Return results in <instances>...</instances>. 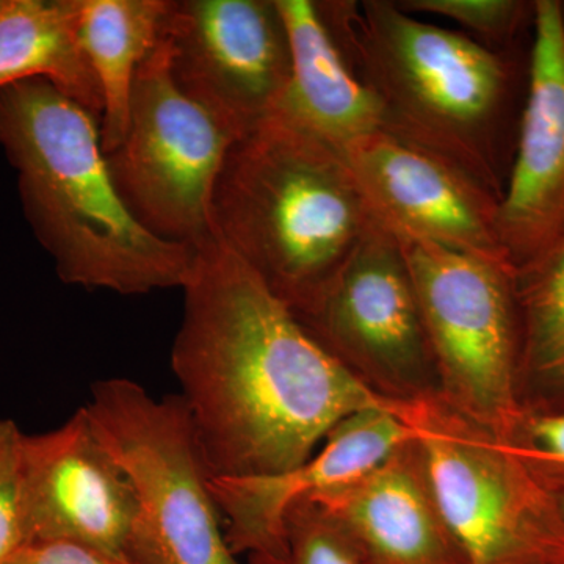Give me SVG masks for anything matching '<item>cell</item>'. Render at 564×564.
<instances>
[{"instance_id": "obj_8", "label": "cell", "mask_w": 564, "mask_h": 564, "mask_svg": "<svg viewBox=\"0 0 564 564\" xmlns=\"http://www.w3.org/2000/svg\"><path fill=\"white\" fill-rule=\"evenodd\" d=\"M162 36L177 88L239 139L288 90L291 36L276 0H169Z\"/></svg>"}, {"instance_id": "obj_23", "label": "cell", "mask_w": 564, "mask_h": 564, "mask_svg": "<svg viewBox=\"0 0 564 564\" xmlns=\"http://www.w3.org/2000/svg\"><path fill=\"white\" fill-rule=\"evenodd\" d=\"M6 564H133L120 558L73 543H32L20 549Z\"/></svg>"}, {"instance_id": "obj_5", "label": "cell", "mask_w": 564, "mask_h": 564, "mask_svg": "<svg viewBox=\"0 0 564 564\" xmlns=\"http://www.w3.org/2000/svg\"><path fill=\"white\" fill-rule=\"evenodd\" d=\"M99 443L128 477L143 536L135 564L237 562L210 491V473L181 395L155 399L128 378L93 384L84 406Z\"/></svg>"}, {"instance_id": "obj_26", "label": "cell", "mask_w": 564, "mask_h": 564, "mask_svg": "<svg viewBox=\"0 0 564 564\" xmlns=\"http://www.w3.org/2000/svg\"><path fill=\"white\" fill-rule=\"evenodd\" d=\"M563 516H564V513H563Z\"/></svg>"}, {"instance_id": "obj_2", "label": "cell", "mask_w": 564, "mask_h": 564, "mask_svg": "<svg viewBox=\"0 0 564 564\" xmlns=\"http://www.w3.org/2000/svg\"><path fill=\"white\" fill-rule=\"evenodd\" d=\"M0 147L25 217L66 284L144 295L184 288L195 248L148 231L111 180L101 122L46 79L0 90Z\"/></svg>"}, {"instance_id": "obj_12", "label": "cell", "mask_w": 564, "mask_h": 564, "mask_svg": "<svg viewBox=\"0 0 564 564\" xmlns=\"http://www.w3.org/2000/svg\"><path fill=\"white\" fill-rule=\"evenodd\" d=\"M496 228L514 273L564 232V25L558 0L533 2L524 106Z\"/></svg>"}, {"instance_id": "obj_4", "label": "cell", "mask_w": 564, "mask_h": 564, "mask_svg": "<svg viewBox=\"0 0 564 564\" xmlns=\"http://www.w3.org/2000/svg\"><path fill=\"white\" fill-rule=\"evenodd\" d=\"M212 221L215 236L295 314L377 220L344 155L273 113L234 141Z\"/></svg>"}, {"instance_id": "obj_24", "label": "cell", "mask_w": 564, "mask_h": 564, "mask_svg": "<svg viewBox=\"0 0 564 564\" xmlns=\"http://www.w3.org/2000/svg\"><path fill=\"white\" fill-rule=\"evenodd\" d=\"M532 433L544 455L564 463V414L538 419L532 425Z\"/></svg>"}, {"instance_id": "obj_22", "label": "cell", "mask_w": 564, "mask_h": 564, "mask_svg": "<svg viewBox=\"0 0 564 564\" xmlns=\"http://www.w3.org/2000/svg\"><path fill=\"white\" fill-rule=\"evenodd\" d=\"M22 433L10 419H0V564L25 545L21 508Z\"/></svg>"}, {"instance_id": "obj_10", "label": "cell", "mask_w": 564, "mask_h": 564, "mask_svg": "<svg viewBox=\"0 0 564 564\" xmlns=\"http://www.w3.org/2000/svg\"><path fill=\"white\" fill-rule=\"evenodd\" d=\"M21 508L25 545L73 543L135 560L143 536L135 492L84 408L52 432L22 434Z\"/></svg>"}, {"instance_id": "obj_14", "label": "cell", "mask_w": 564, "mask_h": 564, "mask_svg": "<svg viewBox=\"0 0 564 564\" xmlns=\"http://www.w3.org/2000/svg\"><path fill=\"white\" fill-rule=\"evenodd\" d=\"M343 155L375 220L397 237L508 263L497 237L499 202L447 163L384 132Z\"/></svg>"}, {"instance_id": "obj_16", "label": "cell", "mask_w": 564, "mask_h": 564, "mask_svg": "<svg viewBox=\"0 0 564 564\" xmlns=\"http://www.w3.org/2000/svg\"><path fill=\"white\" fill-rule=\"evenodd\" d=\"M276 2L291 36L292 77L274 113L340 154L356 141L383 132L380 102L348 68L315 2Z\"/></svg>"}, {"instance_id": "obj_15", "label": "cell", "mask_w": 564, "mask_h": 564, "mask_svg": "<svg viewBox=\"0 0 564 564\" xmlns=\"http://www.w3.org/2000/svg\"><path fill=\"white\" fill-rule=\"evenodd\" d=\"M310 503L347 534L362 564H466L400 452Z\"/></svg>"}, {"instance_id": "obj_13", "label": "cell", "mask_w": 564, "mask_h": 564, "mask_svg": "<svg viewBox=\"0 0 564 564\" xmlns=\"http://www.w3.org/2000/svg\"><path fill=\"white\" fill-rule=\"evenodd\" d=\"M421 408L369 410L345 419L288 473L210 478L234 555L281 554L292 508L369 474L417 441Z\"/></svg>"}, {"instance_id": "obj_7", "label": "cell", "mask_w": 564, "mask_h": 564, "mask_svg": "<svg viewBox=\"0 0 564 564\" xmlns=\"http://www.w3.org/2000/svg\"><path fill=\"white\" fill-rule=\"evenodd\" d=\"M433 359L448 391L480 421L514 408V272L508 263L397 237Z\"/></svg>"}, {"instance_id": "obj_6", "label": "cell", "mask_w": 564, "mask_h": 564, "mask_svg": "<svg viewBox=\"0 0 564 564\" xmlns=\"http://www.w3.org/2000/svg\"><path fill=\"white\" fill-rule=\"evenodd\" d=\"M239 137L174 84L161 39L137 69L129 128L106 155L126 206L154 236L204 247L215 239L212 196Z\"/></svg>"}, {"instance_id": "obj_18", "label": "cell", "mask_w": 564, "mask_h": 564, "mask_svg": "<svg viewBox=\"0 0 564 564\" xmlns=\"http://www.w3.org/2000/svg\"><path fill=\"white\" fill-rule=\"evenodd\" d=\"M46 79L101 122L102 95L74 32L73 0H0V90Z\"/></svg>"}, {"instance_id": "obj_17", "label": "cell", "mask_w": 564, "mask_h": 564, "mask_svg": "<svg viewBox=\"0 0 564 564\" xmlns=\"http://www.w3.org/2000/svg\"><path fill=\"white\" fill-rule=\"evenodd\" d=\"M166 10L169 0H73L74 32L101 88L106 155L128 133L133 79L162 39Z\"/></svg>"}, {"instance_id": "obj_21", "label": "cell", "mask_w": 564, "mask_h": 564, "mask_svg": "<svg viewBox=\"0 0 564 564\" xmlns=\"http://www.w3.org/2000/svg\"><path fill=\"white\" fill-rule=\"evenodd\" d=\"M404 13L447 18L473 33L470 39L496 52H510L511 41L533 3L516 0H395Z\"/></svg>"}, {"instance_id": "obj_1", "label": "cell", "mask_w": 564, "mask_h": 564, "mask_svg": "<svg viewBox=\"0 0 564 564\" xmlns=\"http://www.w3.org/2000/svg\"><path fill=\"white\" fill-rule=\"evenodd\" d=\"M172 369L210 477L288 473L369 410H410L326 350L215 236L196 250Z\"/></svg>"}, {"instance_id": "obj_11", "label": "cell", "mask_w": 564, "mask_h": 564, "mask_svg": "<svg viewBox=\"0 0 564 564\" xmlns=\"http://www.w3.org/2000/svg\"><path fill=\"white\" fill-rule=\"evenodd\" d=\"M295 317L337 358L393 380L421 378L433 359L402 247L380 221Z\"/></svg>"}, {"instance_id": "obj_9", "label": "cell", "mask_w": 564, "mask_h": 564, "mask_svg": "<svg viewBox=\"0 0 564 564\" xmlns=\"http://www.w3.org/2000/svg\"><path fill=\"white\" fill-rule=\"evenodd\" d=\"M429 491L466 564H564V530L536 513L532 485L507 455L421 415Z\"/></svg>"}, {"instance_id": "obj_25", "label": "cell", "mask_w": 564, "mask_h": 564, "mask_svg": "<svg viewBox=\"0 0 564 564\" xmlns=\"http://www.w3.org/2000/svg\"><path fill=\"white\" fill-rule=\"evenodd\" d=\"M562 17H563V25H564V2H562Z\"/></svg>"}, {"instance_id": "obj_20", "label": "cell", "mask_w": 564, "mask_h": 564, "mask_svg": "<svg viewBox=\"0 0 564 564\" xmlns=\"http://www.w3.org/2000/svg\"><path fill=\"white\" fill-rule=\"evenodd\" d=\"M245 564H362L347 534L315 505L303 502L285 519L281 554L248 555Z\"/></svg>"}, {"instance_id": "obj_19", "label": "cell", "mask_w": 564, "mask_h": 564, "mask_svg": "<svg viewBox=\"0 0 564 564\" xmlns=\"http://www.w3.org/2000/svg\"><path fill=\"white\" fill-rule=\"evenodd\" d=\"M525 313V348L534 370L564 380V232L514 273Z\"/></svg>"}, {"instance_id": "obj_3", "label": "cell", "mask_w": 564, "mask_h": 564, "mask_svg": "<svg viewBox=\"0 0 564 564\" xmlns=\"http://www.w3.org/2000/svg\"><path fill=\"white\" fill-rule=\"evenodd\" d=\"M356 79L383 110V132L440 159L500 203L514 65L510 52L414 20L395 0L315 2Z\"/></svg>"}]
</instances>
